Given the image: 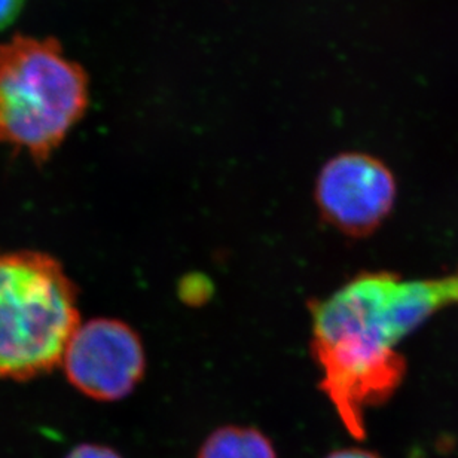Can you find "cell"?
<instances>
[{"instance_id": "obj_2", "label": "cell", "mask_w": 458, "mask_h": 458, "mask_svg": "<svg viewBox=\"0 0 458 458\" xmlns=\"http://www.w3.org/2000/svg\"><path fill=\"white\" fill-rule=\"evenodd\" d=\"M80 325L75 283L55 258L0 253V379L27 381L55 369Z\"/></svg>"}, {"instance_id": "obj_8", "label": "cell", "mask_w": 458, "mask_h": 458, "mask_svg": "<svg viewBox=\"0 0 458 458\" xmlns=\"http://www.w3.org/2000/svg\"><path fill=\"white\" fill-rule=\"evenodd\" d=\"M327 458H381L372 451L363 450V448H343V450L332 451Z\"/></svg>"}, {"instance_id": "obj_6", "label": "cell", "mask_w": 458, "mask_h": 458, "mask_svg": "<svg viewBox=\"0 0 458 458\" xmlns=\"http://www.w3.org/2000/svg\"><path fill=\"white\" fill-rule=\"evenodd\" d=\"M64 458H123L114 448L98 444H81Z\"/></svg>"}, {"instance_id": "obj_3", "label": "cell", "mask_w": 458, "mask_h": 458, "mask_svg": "<svg viewBox=\"0 0 458 458\" xmlns=\"http://www.w3.org/2000/svg\"><path fill=\"white\" fill-rule=\"evenodd\" d=\"M396 197L392 170L363 152H343L329 159L314 188L323 221L352 238L368 237L383 225Z\"/></svg>"}, {"instance_id": "obj_1", "label": "cell", "mask_w": 458, "mask_h": 458, "mask_svg": "<svg viewBox=\"0 0 458 458\" xmlns=\"http://www.w3.org/2000/svg\"><path fill=\"white\" fill-rule=\"evenodd\" d=\"M89 105V78L54 38L0 44V143L44 163Z\"/></svg>"}, {"instance_id": "obj_5", "label": "cell", "mask_w": 458, "mask_h": 458, "mask_svg": "<svg viewBox=\"0 0 458 458\" xmlns=\"http://www.w3.org/2000/svg\"><path fill=\"white\" fill-rule=\"evenodd\" d=\"M197 458H277V453L258 428L224 426L204 441Z\"/></svg>"}, {"instance_id": "obj_4", "label": "cell", "mask_w": 458, "mask_h": 458, "mask_svg": "<svg viewBox=\"0 0 458 458\" xmlns=\"http://www.w3.org/2000/svg\"><path fill=\"white\" fill-rule=\"evenodd\" d=\"M62 366L69 383L98 402L121 401L146 370L145 347L130 325L116 318L81 323L67 344Z\"/></svg>"}, {"instance_id": "obj_7", "label": "cell", "mask_w": 458, "mask_h": 458, "mask_svg": "<svg viewBox=\"0 0 458 458\" xmlns=\"http://www.w3.org/2000/svg\"><path fill=\"white\" fill-rule=\"evenodd\" d=\"M26 0H0V31L8 29L21 13Z\"/></svg>"}]
</instances>
